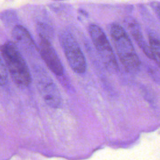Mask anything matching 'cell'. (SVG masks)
Returning a JSON list of instances; mask_svg holds the SVG:
<instances>
[{"instance_id": "cell-1", "label": "cell", "mask_w": 160, "mask_h": 160, "mask_svg": "<svg viewBox=\"0 0 160 160\" xmlns=\"http://www.w3.org/2000/svg\"><path fill=\"white\" fill-rule=\"evenodd\" d=\"M2 58L14 82L21 88L29 86L31 75L29 68L15 43L8 41L1 48Z\"/></svg>"}, {"instance_id": "cell-2", "label": "cell", "mask_w": 160, "mask_h": 160, "mask_svg": "<svg viewBox=\"0 0 160 160\" xmlns=\"http://www.w3.org/2000/svg\"><path fill=\"white\" fill-rule=\"evenodd\" d=\"M110 34L119 59L125 69L131 74L138 72L141 62L125 30L119 24L114 23L111 26Z\"/></svg>"}, {"instance_id": "cell-3", "label": "cell", "mask_w": 160, "mask_h": 160, "mask_svg": "<svg viewBox=\"0 0 160 160\" xmlns=\"http://www.w3.org/2000/svg\"><path fill=\"white\" fill-rule=\"evenodd\" d=\"M89 32L99 57L105 68L111 72H116L119 70L116 58L112 48L101 28L96 24L89 26Z\"/></svg>"}, {"instance_id": "cell-4", "label": "cell", "mask_w": 160, "mask_h": 160, "mask_svg": "<svg viewBox=\"0 0 160 160\" xmlns=\"http://www.w3.org/2000/svg\"><path fill=\"white\" fill-rule=\"evenodd\" d=\"M59 41L71 69L76 73H84L86 70V59L74 36L68 31H63Z\"/></svg>"}, {"instance_id": "cell-5", "label": "cell", "mask_w": 160, "mask_h": 160, "mask_svg": "<svg viewBox=\"0 0 160 160\" xmlns=\"http://www.w3.org/2000/svg\"><path fill=\"white\" fill-rule=\"evenodd\" d=\"M36 79L38 91L46 103L51 108H59L62 104V98L52 79L41 70L36 71Z\"/></svg>"}, {"instance_id": "cell-6", "label": "cell", "mask_w": 160, "mask_h": 160, "mask_svg": "<svg viewBox=\"0 0 160 160\" xmlns=\"http://www.w3.org/2000/svg\"><path fill=\"white\" fill-rule=\"evenodd\" d=\"M39 51L40 55L48 68L56 76L64 74L63 66L61 61L48 39L39 35Z\"/></svg>"}, {"instance_id": "cell-7", "label": "cell", "mask_w": 160, "mask_h": 160, "mask_svg": "<svg viewBox=\"0 0 160 160\" xmlns=\"http://www.w3.org/2000/svg\"><path fill=\"white\" fill-rule=\"evenodd\" d=\"M124 22L130 34L132 35L139 48L144 52L148 58L151 59V53L149 46L148 45L146 42L138 23L133 18L130 17L126 18Z\"/></svg>"}, {"instance_id": "cell-8", "label": "cell", "mask_w": 160, "mask_h": 160, "mask_svg": "<svg viewBox=\"0 0 160 160\" xmlns=\"http://www.w3.org/2000/svg\"><path fill=\"white\" fill-rule=\"evenodd\" d=\"M12 36L16 44L26 51L36 49V44L28 30L21 25L16 26L12 31Z\"/></svg>"}, {"instance_id": "cell-9", "label": "cell", "mask_w": 160, "mask_h": 160, "mask_svg": "<svg viewBox=\"0 0 160 160\" xmlns=\"http://www.w3.org/2000/svg\"><path fill=\"white\" fill-rule=\"evenodd\" d=\"M149 42L151 59H152L160 68V39L153 34H149Z\"/></svg>"}, {"instance_id": "cell-10", "label": "cell", "mask_w": 160, "mask_h": 160, "mask_svg": "<svg viewBox=\"0 0 160 160\" xmlns=\"http://www.w3.org/2000/svg\"><path fill=\"white\" fill-rule=\"evenodd\" d=\"M8 82V71L4 62L0 55V86L5 85Z\"/></svg>"}, {"instance_id": "cell-11", "label": "cell", "mask_w": 160, "mask_h": 160, "mask_svg": "<svg viewBox=\"0 0 160 160\" xmlns=\"http://www.w3.org/2000/svg\"><path fill=\"white\" fill-rule=\"evenodd\" d=\"M153 7L156 11V12H157L159 19H160V3L159 2H154L153 3Z\"/></svg>"}, {"instance_id": "cell-12", "label": "cell", "mask_w": 160, "mask_h": 160, "mask_svg": "<svg viewBox=\"0 0 160 160\" xmlns=\"http://www.w3.org/2000/svg\"><path fill=\"white\" fill-rule=\"evenodd\" d=\"M58 1H62V0H58Z\"/></svg>"}]
</instances>
